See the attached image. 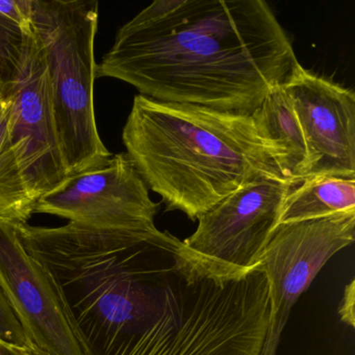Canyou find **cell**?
I'll list each match as a JSON object with an SVG mask.
<instances>
[{"label": "cell", "mask_w": 355, "mask_h": 355, "mask_svg": "<svg viewBox=\"0 0 355 355\" xmlns=\"http://www.w3.org/2000/svg\"><path fill=\"white\" fill-rule=\"evenodd\" d=\"M122 140L146 186L193 221L251 182L286 180L251 114L139 94Z\"/></svg>", "instance_id": "3"}, {"label": "cell", "mask_w": 355, "mask_h": 355, "mask_svg": "<svg viewBox=\"0 0 355 355\" xmlns=\"http://www.w3.org/2000/svg\"><path fill=\"white\" fill-rule=\"evenodd\" d=\"M355 211V178L321 174L304 178L286 196L279 224Z\"/></svg>", "instance_id": "12"}, {"label": "cell", "mask_w": 355, "mask_h": 355, "mask_svg": "<svg viewBox=\"0 0 355 355\" xmlns=\"http://www.w3.org/2000/svg\"><path fill=\"white\" fill-rule=\"evenodd\" d=\"M298 63L263 0H157L118 31L96 78L157 101L251 114Z\"/></svg>", "instance_id": "2"}, {"label": "cell", "mask_w": 355, "mask_h": 355, "mask_svg": "<svg viewBox=\"0 0 355 355\" xmlns=\"http://www.w3.org/2000/svg\"><path fill=\"white\" fill-rule=\"evenodd\" d=\"M0 355H31V347H21L0 340Z\"/></svg>", "instance_id": "17"}, {"label": "cell", "mask_w": 355, "mask_h": 355, "mask_svg": "<svg viewBox=\"0 0 355 355\" xmlns=\"http://www.w3.org/2000/svg\"><path fill=\"white\" fill-rule=\"evenodd\" d=\"M355 211L279 224L261 266L267 277L270 328L263 355H276L288 315L324 265L354 241Z\"/></svg>", "instance_id": "6"}, {"label": "cell", "mask_w": 355, "mask_h": 355, "mask_svg": "<svg viewBox=\"0 0 355 355\" xmlns=\"http://www.w3.org/2000/svg\"><path fill=\"white\" fill-rule=\"evenodd\" d=\"M159 207L125 153L68 176L37 200L35 213L95 227L149 230L157 228Z\"/></svg>", "instance_id": "7"}, {"label": "cell", "mask_w": 355, "mask_h": 355, "mask_svg": "<svg viewBox=\"0 0 355 355\" xmlns=\"http://www.w3.org/2000/svg\"><path fill=\"white\" fill-rule=\"evenodd\" d=\"M306 142V178H355V95L297 64L282 86Z\"/></svg>", "instance_id": "9"}, {"label": "cell", "mask_w": 355, "mask_h": 355, "mask_svg": "<svg viewBox=\"0 0 355 355\" xmlns=\"http://www.w3.org/2000/svg\"><path fill=\"white\" fill-rule=\"evenodd\" d=\"M31 355H47L46 353L42 352V351L38 350L35 347H31Z\"/></svg>", "instance_id": "18"}, {"label": "cell", "mask_w": 355, "mask_h": 355, "mask_svg": "<svg viewBox=\"0 0 355 355\" xmlns=\"http://www.w3.org/2000/svg\"><path fill=\"white\" fill-rule=\"evenodd\" d=\"M354 280H351L350 284H347L345 288L344 297H343L340 307L338 309L340 319L347 325L354 327Z\"/></svg>", "instance_id": "16"}, {"label": "cell", "mask_w": 355, "mask_h": 355, "mask_svg": "<svg viewBox=\"0 0 355 355\" xmlns=\"http://www.w3.org/2000/svg\"><path fill=\"white\" fill-rule=\"evenodd\" d=\"M8 99V130L33 202L69 176L58 138L46 62L34 30L26 34L21 69L0 89Z\"/></svg>", "instance_id": "8"}, {"label": "cell", "mask_w": 355, "mask_h": 355, "mask_svg": "<svg viewBox=\"0 0 355 355\" xmlns=\"http://www.w3.org/2000/svg\"><path fill=\"white\" fill-rule=\"evenodd\" d=\"M98 17L97 0H32L33 30L44 53L58 138L69 175L112 155L95 119Z\"/></svg>", "instance_id": "4"}, {"label": "cell", "mask_w": 355, "mask_h": 355, "mask_svg": "<svg viewBox=\"0 0 355 355\" xmlns=\"http://www.w3.org/2000/svg\"><path fill=\"white\" fill-rule=\"evenodd\" d=\"M0 101H1V92H0Z\"/></svg>", "instance_id": "19"}, {"label": "cell", "mask_w": 355, "mask_h": 355, "mask_svg": "<svg viewBox=\"0 0 355 355\" xmlns=\"http://www.w3.org/2000/svg\"><path fill=\"white\" fill-rule=\"evenodd\" d=\"M9 103L1 93L0 101V222L20 225L28 223L35 214L24 182L21 167L8 130Z\"/></svg>", "instance_id": "13"}, {"label": "cell", "mask_w": 355, "mask_h": 355, "mask_svg": "<svg viewBox=\"0 0 355 355\" xmlns=\"http://www.w3.org/2000/svg\"><path fill=\"white\" fill-rule=\"evenodd\" d=\"M0 288L31 346L47 355H85L46 268L24 248L13 224L0 222Z\"/></svg>", "instance_id": "10"}, {"label": "cell", "mask_w": 355, "mask_h": 355, "mask_svg": "<svg viewBox=\"0 0 355 355\" xmlns=\"http://www.w3.org/2000/svg\"><path fill=\"white\" fill-rule=\"evenodd\" d=\"M63 301L85 355H263L270 328L261 266L221 275L157 228L119 230L85 255Z\"/></svg>", "instance_id": "1"}, {"label": "cell", "mask_w": 355, "mask_h": 355, "mask_svg": "<svg viewBox=\"0 0 355 355\" xmlns=\"http://www.w3.org/2000/svg\"><path fill=\"white\" fill-rule=\"evenodd\" d=\"M298 184L263 178L239 189L199 218L184 246L221 275L238 277L257 269L279 225L284 200Z\"/></svg>", "instance_id": "5"}, {"label": "cell", "mask_w": 355, "mask_h": 355, "mask_svg": "<svg viewBox=\"0 0 355 355\" xmlns=\"http://www.w3.org/2000/svg\"><path fill=\"white\" fill-rule=\"evenodd\" d=\"M251 117L259 137L273 150L284 178L302 182L309 169L306 142L284 88L272 91L251 113Z\"/></svg>", "instance_id": "11"}, {"label": "cell", "mask_w": 355, "mask_h": 355, "mask_svg": "<svg viewBox=\"0 0 355 355\" xmlns=\"http://www.w3.org/2000/svg\"><path fill=\"white\" fill-rule=\"evenodd\" d=\"M26 34L0 15V89L11 85L21 69Z\"/></svg>", "instance_id": "14"}, {"label": "cell", "mask_w": 355, "mask_h": 355, "mask_svg": "<svg viewBox=\"0 0 355 355\" xmlns=\"http://www.w3.org/2000/svg\"><path fill=\"white\" fill-rule=\"evenodd\" d=\"M0 15L19 26L26 34L33 30L32 0H0Z\"/></svg>", "instance_id": "15"}]
</instances>
